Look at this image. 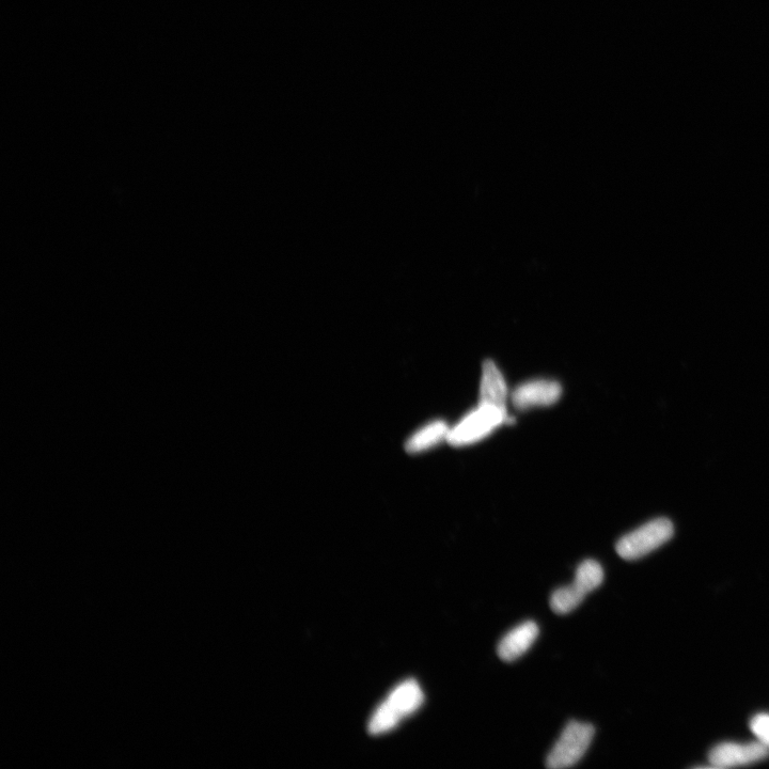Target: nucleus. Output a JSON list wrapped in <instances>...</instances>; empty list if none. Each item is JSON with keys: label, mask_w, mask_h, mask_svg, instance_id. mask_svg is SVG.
<instances>
[{"label": "nucleus", "mask_w": 769, "mask_h": 769, "mask_svg": "<svg viewBox=\"0 0 769 769\" xmlns=\"http://www.w3.org/2000/svg\"><path fill=\"white\" fill-rule=\"evenodd\" d=\"M751 730L755 732L764 745L769 746V715L760 714L753 718Z\"/></svg>", "instance_id": "obj_12"}, {"label": "nucleus", "mask_w": 769, "mask_h": 769, "mask_svg": "<svg viewBox=\"0 0 769 769\" xmlns=\"http://www.w3.org/2000/svg\"><path fill=\"white\" fill-rule=\"evenodd\" d=\"M768 756L767 746L757 744L725 743L716 746L710 753V761L718 768L743 766L763 760Z\"/></svg>", "instance_id": "obj_6"}, {"label": "nucleus", "mask_w": 769, "mask_h": 769, "mask_svg": "<svg viewBox=\"0 0 769 769\" xmlns=\"http://www.w3.org/2000/svg\"><path fill=\"white\" fill-rule=\"evenodd\" d=\"M450 428L443 420H436L417 431L406 442L407 452L419 453L447 441Z\"/></svg>", "instance_id": "obj_10"}, {"label": "nucleus", "mask_w": 769, "mask_h": 769, "mask_svg": "<svg viewBox=\"0 0 769 769\" xmlns=\"http://www.w3.org/2000/svg\"><path fill=\"white\" fill-rule=\"evenodd\" d=\"M539 636V626L536 622L527 621L510 631L499 642L497 653L501 661L513 662L523 656L535 643Z\"/></svg>", "instance_id": "obj_7"}, {"label": "nucleus", "mask_w": 769, "mask_h": 769, "mask_svg": "<svg viewBox=\"0 0 769 769\" xmlns=\"http://www.w3.org/2000/svg\"><path fill=\"white\" fill-rule=\"evenodd\" d=\"M594 733L592 725L571 721L549 753L546 766L551 769H563L577 764L589 749Z\"/></svg>", "instance_id": "obj_4"}, {"label": "nucleus", "mask_w": 769, "mask_h": 769, "mask_svg": "<svg viewBox=\"0 0 769 769\" xmlns=\"http://www.w3.org/2000/svg\"><path fill=\"white\" fill-rule=\"evenodd\" d=\"M385 702L402 719L419 710L425 695L417 682L407 681L396 687Z\"/></svg>", "instance_id": "obj_9"}, {"label": "nucleus", "mask_w": 769, "mask_h": 769, "mask_svg": "<svg viewBox=\"0 0 769 769\" xmlns=\"http://www.w3.org/2000/svg\"><path fill=\"white\" fill-rule=\"evenodd\" d=\"M508 386L498 367L490 359L482 366L480 402L507 410Z\"/></svg>", "instance_id": "obj_8"}, {"label": "nucleus", "mask_w": 769, "mask_h": 769, "mask_svg": "<svg viewBox=\"0 0 769 769\" xmlns=\"http://www.w3.org/2000/svg\"><path fill=\"white\" fill-rule=\"evenodd\" d=\"M604 580V571L599 562L586 560L579 564L574 583L556 590L551 596V608L557 615L570 614L590 592L598 589Z\"/></svg>", "instance_id": "obj_2"}, {"label": "nucleus", "mask_w": 769, "mask_h": 769, "mask_svg": "<svg viewBox=\"0 0 769 769\" xmlns=\"http://www.w3.org/2000/svg\"><path fill=\"white\" fill-rule=\"evenodd\" d=\"M401 720L400 716L384 702L370 720L369 732L374 735L386 733L397 727Z\"/></svg>", "instance_id": "obj_11"}, {"label": "nucleus", "mask_w": 769, "mask_h": 769, "mask_svg": "<svg viewBox=\"0 0 769 769\" xmlns=\"http://www.w3.org/2000/svg\"><path fill=\"white\" fill-rule=\"evenodd\" d=\"M508 418L504 408L479 403L458 425L450 428L447 442L455 447L473 445L507 423Z\"/></svg>", "instance_id": "obj_1"}, {"label": "nucleus", "mask_w": 769, "mask_h": 769, "mask_svg": "<svg viewBox=\"0 0 769 769\" xmlns=\"http://www.w3.org/2000/svg\"><path fill=\"white\" fill-rule=\"evenodd\" d=\"M673 532L669 520H653L620 539L616 546L617 553L625 560L640 559L667 543Z\"/></svg>", "instance_id": "obj_3"}, {"label": "nucleus", "mask_w": 769, "mask_h": 769, "mask_svg": "<svg viewBox=\"0 0 769 769\" xmlns=\"http://www.w3.org/2000/svg\"><path fill=\"white\" fill-rule=\"evenodd\" d=\"M559 383L548 380L530 381L516 387L512 394V403L519 410L537 406L555 404L561 397Z\"/></svg>", "instance_id": "obj_5"}]
</instances>
